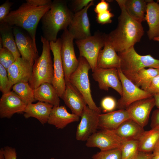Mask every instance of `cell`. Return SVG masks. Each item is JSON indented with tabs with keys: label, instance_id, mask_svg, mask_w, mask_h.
<instances>
[{
	"label": "cell",
	"instance_id": "obj_34",
	"mask_svg": "<svg viewBox=\"0 0 159 159\" xmlns=\"http://www.w3.org/2000/svg\"><path fill=\"white\" fill-rule=\"evenodd\" d=\"M13 85L9 78L7 71L0 64V90L3 93L5 94L11 91Z\"/></svg>",
	"mask_w": 159,
	"mask_h": 159
},
{
	"label": "cell",
	"instance_id": "obj_32",
	"mask_svg": "<svg viewBox=\"0 0 159 159\" xmlns=\"http://www.w3.org/2000/svg\"><path fill=\"white\" fill-rule=\"evenodd\" d=\"M122 159H130L139 151V141L129 140L123 144L121 148Z\"/></svg>",
	"mask_w": 159,
	"mask_h": 159
},
{
	"label": "cell",
	"instance_id": "obj_42",
	"mask_svg": "<svg viewBox=\"0 0 159 159\" xmlns=\"http://www.w3.org/2000/svg\"><path fill=\"white\" fill-rule=\"evenodd\" d=\"M109 3L104 0H101L96 5L94 11L97 14L109 10Z\"/></svg>",
	"mask_w": 159,
	"mask_h": 159
},
{
	"label": "cell",
	"instance_id": "obj_35",
	"mask_svg": "<svg viewBox=\"0 0 159 159\" xmlns=\"http://www.w3.org/2000/svg\"><path fill=\"white\" fill-rule=\"evenodd\" d=\"M15 60L12 53L7 49L3 47L0 49V64L7 71Z\"/></svg>",
	"mask_w": 159,
	"mask_h": 159
},
{
	"label": "cell",
	"instance_id": "obj_33",
	"mask_svg": "<svg viewBox=\"0 0 159 159\" xmlns=\"http://www.w3.org/2000/svg\"><path fill=\"white\" fill-rule=\"evenodd\" d=\"M92 159H122L121 148L100 150L93 155Z\"/></svg>",
	"mask_w": 159,
	"mask_h": 159
},
{
	"label": "cell",
	"instance_id": "obj_16",
	"mask_svg": "<svg viewBox=\"0 0 159 159\" xmlns=\"http://www.w3.org/2000/svg\"><path fill=\"white\" fill-rule=\"evenodd\" d=\"M155 105L153 97L137 101L126 109L132 120L144 127L147 124L150 112Z\"/></svg>",
	"mask_w": 159,
	"mask_h": 159
},
{
	"label": "cell",
	"instance_id": "obj_2",
	"mask_svg": "<svg viewBox=\"0 0 159 159\" xmlns=\"http://www.w3.org/2000/svg\"><path fill=\"white\" fill-rule=\"evenodd\" d=\"M74 14L65 1H52L50 8L41 20L42 36L49 42L56 41L59 32L67 29Z\"/></svg>",
	"mask_w": 159,
	"mask_h": 159
},
{
	"label": "cell",
	"instance_id": "obj_12",
	"mask_svg": "<svg viewBox=\"0 0 159 159\" xmlns=\"http://www.w3.org/2000/svg\"><path fill=\"white\" fill-rule=\"evenodd\" d=\"M49 45L53 55L54 76L52 85L61 98L65 88L66 83L61 56V38L57 39L55 42H49Z\"/></svg>",
	"mask_w": 159,
	"mask_h": 159
},
{
	"label": "cell",
	"instance_id": "obj_24",
	"mask_svg": "<svg viewBox=\"0 0 159 159\" xmlns=\"http://www.w3.org/2000/svg\"><path fill=\"white\" fill-rule=\"evenodd\" d=\"M146 1L145 20L149 27L147 35L150 40H153L159 37V4L153 0Z\"/></svg>",
	"mask_w": 159,
	"mask_h": 159
},
{
	"label": "cell",
	"instance_id": "obj_40",
	"mask_svg": "<svg viewBox=\"0 0 159 159\" xmlns=\"http://www.w3.org/2000/svg\"><path fill=\"white\" fill-rule=\"evenodd\" d=\"M92 0H75L72 3L73 11L75 13L79 11L88 6Z\"/></svg>",
	"mask_w": 159,
	"mask_h": 159
},
{
	"label": "cell",
	"instance_id": "obj_7",
	"mask_svg": "<svg viewBox=\"0 0 159 159\" xmlns=\"http://www.w3.org/2000/svg\"><path fill=\"white\" fill-rule=\"evenodd\" d=\"M105 42V34L99 32H97L93 35L86 38L75 41L79 50L80 57L86 59L92 72L97 68L98 54L104 47Z\"/></svg>",
	"mask_w": 159,
	"mask_h": 159
},
{
	"label": "cell",
	"instance_id": "obj_13",
	"mask_svg": "<svg viewBox=\"0 0 159 159\" xmlns=\"http://www.w3.org/2000/svg\"><path fill=\"white\" fill-rule=\"evenodd\" d=\"M93 5L94 1L92 0L88 6L74 14L68 30L74 39H82L91 36L87 11Z\"/></svg>",
	"mask_w": 159,
	"mask_h": 159
},
{
	"label": "cell",
	"instance_id": "obj_27",
	"mask_svg": "<svg viewBox=\"0 0 159 159\" xmlns=\"http://www.w3.org/2000/svg\"><path fill=\"white\" fill-rule=\"evenodd\" d=\"M0 33L3 47L10 51L15 59L21 57L17 48L13 32V26L3 21L0 22Z\"/></svg>",
	"mask_w": 159,
	"mask_h": 159
},
{
	"label": "cell",
	"instance_id": "obj_18",
	"mask_svg": "<svg viewBox=\"0 0 159 159\" xmlns=\"http://www.w3.org/2000/svg\"><path fill=\"white\" fill-rule=\"evenodd\" d=\"M33 65L21 57L16 58L7 69L8 76L13 85L19 82H29Z\"/></svg>",
	"mask_w": 159,
	"mask_h": 159
},
{
	"label": "cell",
	"instance_id": "obj_52",
	"mask_svg": "<svg viewBox=\"0 0 159 159\" xmlns=\"http://www.w3.org/2000/svg\"></svg>",
	"mask_w": 159,
	"mask_h": 159
},
{
	"label": "cell",
	"instance_id": "obj_22",
	"mask_svg": "<svg viewBox=\"0 0 159 159\" xmlns=\"http://www.w3.org/2000/svg\"><path fill=\"white\" fill-rule=\"evenodd\" d=\"M110 43L105 39L103 49L98 57L97 67L104 69L120 68V59Z\"/></svg>",
	"mask_w": 159,
	"mask_h": 159
},
{
	"label": "cell",
	"instance_id": "obj_44",
	"mask_svg": "<svg viewBox=\"0 0 159 159\" xmlns=\"http://www.w3.org/2000/svg\"><path fill=\"white\" fill-rule=\"evenodd\" d=\"M26 2L36 6H42L51 4L50 0H26Z\"/></svg>",
	"mask_w": 159,
	"mask_h": 159
},
{
	"label": "cell",
	"instance_id": "obj_10",
	"mask_svg": "<svg viewBox=\"0 0 159 159\" xmlns=\"http://www.w3.org/2000/svg\"><path fill=\"white\" fill-rule=\"evenodd\" d=\"M101 113L90 108L87 105L83 111L77 128L76 139L86 141L99 128V117Z\"/></svg>",
	"mask_w": 159,
	"mask_h": 159
},
{
	"label": "cell",
	"instance_id": "obj_1",
	"mask_svg": "<svg viewBox=\"0 0 159 159\" xmlns=\"http://www.w3.org/2000/svg\"><path fill=\"white\" fill-rule=\"evenodd\" d=\"M116 1L121 10L118 24L115 29L108 34H105V39L118 53L134 46L140 41L144 31L141 23L128 14L120 0Z\"/></svg>",
	"mask_w": 159,
	"mask_h": 159
},
{
	"label": "cell",
	"instance_id": "obj_15",
	"mask_svg": "<svg viewBox=\"0 0 159 159\" xmlns=\"http://www.w3.org/2000/svg\"><path fill=\"white\" fill-rule=\"evenodd\" d=\"M21 28L13 26V32L17 48L21 57L33 65L35 60L39 57L37 45L29 34Z\"/></svg>",
	"mask_w": 159,
	"mask_h": 159
},
{
	"label": "cell",
	"instance_id": "obj_38",
	"mask_svg": "<svg viewBox=\"0 0 159 159\" xmlns=\"http://www.w3.org/2000/svg\"><path fill=\"white\" fill-rule=\"evenodd\" d=\"M13 3L6 0L0 6V22H2L10 12L11 7Z\"/></svg>",
	"mask_w": 159,
	"mask_h": 159
},
{
	"label": "cell",
	"instance_id": "obj_19",
	"mask_svg": "<svg viewBox=\"0 0 159 159\" xmlns=\"http://www.w3.org/2000/svg\"><path fill=\"white\" fill-rule=\"evenodd\" d=\"M66 87L61 99L73 114L80 117L87 106L82 94L70 82H65Z\"/></svg>",
	"mask_w": 159,
	"mask_h": 159
},
{
	"label": "cell",
	"instance_id": "obj_14",
	"mask_svg": "<svg viewBox=\"0 0 159 159\" xmlns=\"http://www.w3.org/2000/svg\"><path fill=\"white\" fill-rule=\"evenodd\" d=\"M92 77L97 82L99 88L107 91L111 88L121 96L122 95V88L116 68L104 69L97 67L93 71Z\"/></svg>",
	"mask_w": 159,
	"mask_h": 159
},
{
	"label": "cell",
	"instance_id": "obj_23",
	"mask_svg": "<svg viewBox=\"0 0 159 159\" xmlns=\"http://www.w3.org/2000/svg\"><path fill=\"white\" fill-rule=\"evenodd\" d=\"M112 130L123 143L131 140L138 141L145 131L143 127L131 119L125 121Z\"/></svg>",
	"mask_w": 159,
	"mask_h": 159
},
{
	"label": "cell",
	"instance_id": "obj_11",
	"mask_svg": "<svg viewBox=\"0 0 159 159\" xmlns=\"http://www.w3.org/2000/svg\"><path fill=\"white\" fill-rule=\"evenodd\" d=\"M86 141L87 147L97 148L100 150L121 148L124 143L112 130L106 129L97 130Z\"/></svg>",
	"mask_w": 159,
	"mask_h": 159
},
{
	"label": "cell",
	"instance_id": "obj_36",
	"mask_svg": "<svg viewBox=\"0 0 159 159\" xmlns=\"http://www.w3.org/2000/svg\"><path fill=\"white\" fill-rule=\"evenodd\" d=\"M101 108L104 112H109L114 111L117 107V102L113 97L108 96L103 98L101 100Z\"/></svg>",
	"mask_w": 159,
	"mask_h": 159
},
{
	"label": "cell",
	"instance_id": "obj_4",
	"mask_svg": "<svg viewBox=\"0 0 159 159\" xmlns=\"http://www.w3.org/2000/svg\"><path fill=\"white\" fill-rule=\"evenodd\" d=\"M41 41L42 44V53L34 62L31 78L29 82L34 90L44 83L52 84L54 76L49 42L42 36Z\"/></svg>",
	"mask_w": 159,
	"mask_h": 159
},
{
	"label": "cell",
	"instance_id": "obj_41",
	"mask_svg": "<svg viewBox=\"0 0 159 159\" xmlns=\"http://www.w3.org/2000/svg\"><path fill=\"white\" fill-rule=\"evenodd\" d=\"M3 153L5 159H17L16 150L14 148L5 146L3 148Z\"/></svg>",
	"mask_w": 159,
	"mask_h": 159
},
{
	"label": "cell",
	"instance_id": "obj_30",
	"mask_svg": "<svg viewBox=\"0 0 159 159\" xmlns=\"http://www.w3.org/2000/svg\"><path fill=\"white\" fill-rule=\"evenodd\" d=\"M159 139V128L145 131L138 140L139 150L152 153Z\"/></svg>",
	"mask_w": 159,
	"mask_h": 159
},
{
	"label": "cell",
	"instance_id": "obj_51",
	"mask_svg": "<svg viewBox=\"0 0 159 159\" xmlns=\"http://www.w3.org/2000/svg\"><path fill=\"white\" fill-rule=\"evenodd\" d=\"M50 159H55V158H52Z\"/></svg>",
	"mask_w": 159,
	"mask_h": 159
},
{
	"label": "cell",
	"instance_id": "obj_31",
	"mask_svg": "<svg viewBox=\"0 0 159 159\" xmlns=\"http://www.w3.org/2000/svg\"><path fill=\"white\" fill-rule=\"evenodd\" d=\"M13 91L15 92L26 105L36 101L34 90L28 82L18 83L12 87Z\"/></svg>",
	"mask_w": 159,
	"mask_h": 159
},
{
	"label": "cell",
	"instance_id": "obj_50",
	"mask_svg": "<svg viewBox=\"0 0 159 159\" xmlns=\"http://www.w3.org/2000/svg\"><path fill=\"white\" fill-rule=\"evenodd\" d=\"M153 40L159 42V37L155 38Z\"/></svg>",
	"mask_w": 159,
	"mask_h": 159
},
{
	"label": "cell",
	"instance_id": "obj_21",
	"mask_svg": "<svg viewBox=\"0 0 159 159\" xmlns=\"http://www.w3.org/2000/svg\"><path fill=\"white\" fill-rule=\"evenodd\" d=\"M131 119L126 109L100 114L99 117V128L114 130L125 121Z\"/></svg>",
	"mask_w": 159,
	"mask_h": 159
},
{
	"label": "cell",
	"instance_id": "obj_3",
	"mask_svg": "<svg viewBox=\"0 0 159 159\" xmlns=\"http://www.w3.org/2000/svg\"><path fill=\"white\" fill-rule=\"evenodd\" d=\"M51 5L36 6L26 2L23 3L17 9L11 11L3 21L25 30L36 45L37 25L44 14L50 8Z\"/></svg>",
	"mask_w": 159,
	"mask_h": 159
},
{
	"label": "cell",
	"instance_id": "obj_25",
	"mask_svg": "<svg viewBox=\"0 0 159 159\" xmlns=\"http://www.w3.org/2000/svg\"><path fill=\"white\" fill-rule=\"evenodd\" d=\"M53 106L49 104L38 101L35 104L27 105L24 111L26 118L33 117L37 119L42 125L47 123Z\"/></svg>",
	"mask_w": 159,
	"mask_h": 159
},
{
	"label": "cell",
	"instance_id": "obj_45",
	"mask_svg": "<svg viewBox=\"0 0 159 159\" xmlns=\"http://www.w3.org/2000/svg\"><path fill=\"white\" fill-rule=\"evenodd\" d=\"M153 154L152 153L140 151L130 159H152Z\"/></svg>",
	"mask_w": 159,
	"mask_h": 159
},
{
	"label": "cell",
	"instance_id": "obj_28",
	"mask_svg": "<svg viewBox=\"0 0 159 159\" xmlns=\"http://www.w3.org/2000/svg\"><path fill=\"white\" fill-rule=\"evenodd\" d=\"M128 14L133 19L142 23L145 20L147 2L143 0H120Z\"/></svg>",
	"mask_w": 159,
	"mask_h": 159
},
{
	"label": "cell",
	"instance_id": "obj_8",
	"mask_svg": "<svg viewBox=\"0 0 159 159\" xmlns=\"http://www.w3.org/2000/svg\"><path fill=\"white\" fill-rule=\"evenodd\" d=\"M117 69L122 88V95L117 102V107L119 109H126L137 101L153 97L149 93L140 88L126 77L120 68Z\"/></svg>",
	"mask_w": 159,
	"mask_h": 159
},
{
	"label": "cell",
	"instance_id": "obj_6",
	"mask_svg": "<svg viewBox=\"0 0 159 159\" xmlns=\"http://www.w3.org/2000/svg\"><path fill=\"white\" fill-rule=\"evenodd\" d=\"M78 59V67L70 76L69 81L82 94L90 108L101 113V108L96 105L91 95L88 76L91 67L85 58L80 57Z\"/></svg>",
	"mask_w": 159,
	"mask_h": 159
},
{
	"label": "cell",
	"instance_id": "obj_26",
	"mask_svg": "<svg viewBox=\"0 0 159 159\" xmlns=\"http://www.w3.org/2000/svg\"><path fill=\"white\" fill-rule=\"evenodd\" d=\"M34 90L36 101L47 103L53 106L60 105V97L52 84L43 83Z\"/></svg>",
	"mask_w": 159,
	"mask_h": 159
},
{
	"label": "cell",
	"instance_id": "obj_39",
	"mask_svg": "<svg viewBox=\"0 0 159 159\" xmlns=\"http://www.w3.org/2000/svg\"><path fill=\"white\" fill-rule=\"evenodd\" d=\"M147 92L153 96L155 94H159V74L153 79Z\"/></svg>",
	"mask_w": 159,
	"mask_h": 159
},
{
	"label": "cell",
	"instance_id": "obj_47",
	"mask_svg": "<svg viewBox=\"0 0 159 159\" xmlns=\"http://www.w3.org/2000/svg\"><path fill=\"white\" fill-rule=\"evenodd\" d=\"M155 102V106L159 109V94H156L153 95Z\"/></svg>",
	"mask_w": 159,
	"mask_h": 159
},
{
	"label": "cell",
	"instance_id": "obj_43",
	"mask_svg": "<svg viewBox=\"0 0 159 159\" xmlns=\"http://www.w3.org/2000/svg\"><path fill=\"white\" fill-rule=\"evenodd\" d=\"M151 128H159V109L155 110L152 115L150 124Z\"/></svg>",
	"mask_w": 159,
	"mask_h": 159
},
{
	"label": "cell",
	"instance_id": "obj_49",
	"mask_svg": "<svg viewBox=\"0 0 159 159\" xmlns=\"http://www.w3.org/2000/svg\"><path fill=\"white\" fill-rule=\"evenodd\" d=\"M152 159H159V154H153Z\"/></svg>",
	"mask_w": 159,
	"mask_h": 159
},
{
	"label": "cell",
	"instance_id": "obj_37",
	"mask_svg": "<svg viewBox=\"0 0 159 159\" xmlns=\"http://www.w3.org/2000/svg\"><path fill=\"white\" fill-rule=\"evenodd\" d=\"M114 16V14L109 9L105 12L97 14L96 20L98 23L102 25L110 23L112 21L111 19Z\"/></svg>",
	"mask_w": 159,
	"mask_h": 159
},
{
	"label": "cell",
	"instance_id": "obj_5",
	"mask_svg": "<svg viewBox=\"0 0 159 159\" xmlns=\"http://www.w3.org/2000/svg\"><path fill=\"white\" fill-rule=\"evenodd\" d=\"M118 54L121 60L120 68L127 78L145 67L159 68V59L150 54L142 55L138 54L134 46L118 52Z\"/></svg>",
	"mask_w": 159,
	"mask_h": 159
},
{
	"label": "cell",
	"instance_id": "obj_17",
	"mask_svg": "<svg viewBox=\"0 0 159 159\" xmlns=\"http://www.w3.org/2000/svg\"><path fill=\"white\" fill-rule=\"evenodd\" d=\"M26 105L13 91L3 94L0 99V117L10 118L15 113H24Z\"/></svg>",
	"mask_w": 159,
	"mask_h": 159
},
{
	"label": "cell",
	"instance_id": "obj_46",
	"mask_svg": "<svg viewBox=\"0 0 159 159\" xmlns=\"http://www.w3.org/2000/svg\"><path fill=\"white\" fill-rule=\"evenodd\" d=\"M153 154H159V139L156 143L153 151Z\"/></svg>",
	"mask_w": 159,
	"mask_h": 159
},
{
	"label": "cell",
	"instance_id": "obj_20",
	"mask_svg": "<svg viewBox=\"0 0 159 159\" xmlns=\"http://www.w3.org/2000/svg\"><path fill=\"white\" fill-rule=\"evenodd\" d=\"M80 117L75 114L69 112L64 106H54L47 123L54 126L58 129H62L69 124L79 121Z\"/></svg>",
	"mask_w": 159,
	"mask_h": 159
},
{
	"label": "cell",
	"instance_id": "obj_9",
	"mask_svg": "<svg viewBox=\"0 0 159 159\" xmlns=\"http://www.w3.org/2000/svg\"><path fill=\"white\" fill-rule=\"evenodd\" d=\"M61 38L62 47L61 56L64 69L65 82L69 81L71 75L76 70L79 64L74 51V37L68 29L63 31Z\"/></svg>",
	"mask_w": 159,
	"mask_h": 159
},
{
	"label": "cell",
	"instance_id": "obj_48",
	"mask_svg": "<svg viewBox=\"0 0 159 159\" xmlns=\"http://www.w3.org/2000/svg\"><path fill=\"white\" fill-rule=\"evenodd\" d=\"M0 159H5L3 153V148H1L0 150Z\"/></svg>",
	"mask_w": 159,
	"mask_h": 159
},
{
	"label": "cell",
	"instance_id": "obj_29",
	"mask_svg": "<svg viewBox=\"0 0 159 159\" xmlns=\"http://www.w3.org/2000/svg\"><path fill=\"white\" fill-rule=\"evenodd\" d=\"M159 74V68H143L127 78L138 87L147 91L153 78Z\"/></svg>",
	"mask_w": 159,
	"mask_h": 159
}]
</instances>
